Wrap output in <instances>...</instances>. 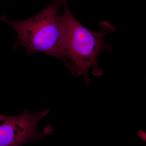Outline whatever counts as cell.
<instances>
[{"label":"cell","mask_w":146,"mask_h":146,"mask_svg":"<svg viewBox=\"0 0 146 146\" xmlns=\"http://www.w3.org/2000/svg\"><path fill=\"white\" fill-rule=\"evenodd\" d=\"M64 0H51L49 5L39 13L23 21L9 20L0 16V21L10 25L17 34L13 49L23 47L28 55L43 53L58 58L68 68L65 58V36L58 15Z\"/></svg>","instance_id":"2"},{"label":"cell","mask_w":146,"mask_h":146,"mask_svg":"<svg viewBox=\"0 0 146 146\" xmlns=\"http://www.w3.org/2000/svg\"><path fill=\"white\" fill-rule=\"evenodd\" d=\"M64 0L62 7L64 13L60 16L65 36L64 54L68 64V69L75 77L83 76L86 84L91 81L88 75L89 69L93 68L92 74L102 75L98 59L100 53L110 50L112 47L104 42V37L115 30V28L107 22L100 24V31H92L81 25L71 13Z\"/></svg>","instance_id":"1"},{"label":"cell","mask_w":146,"mask_h":146,"mask_svg":"<svg viewBox=\"0 0 146 146\" xmlns=\"http://www.w3.org/2000/svg\"><path fill=\"white\" fill-rule=\"evenodd\" d=\"M49 111L30 112L26 110L15 116L0 114V146H22L49 134L50 128L39 132L37 126Z\"/></svg>","instance_id":"3"}]
</instances>
